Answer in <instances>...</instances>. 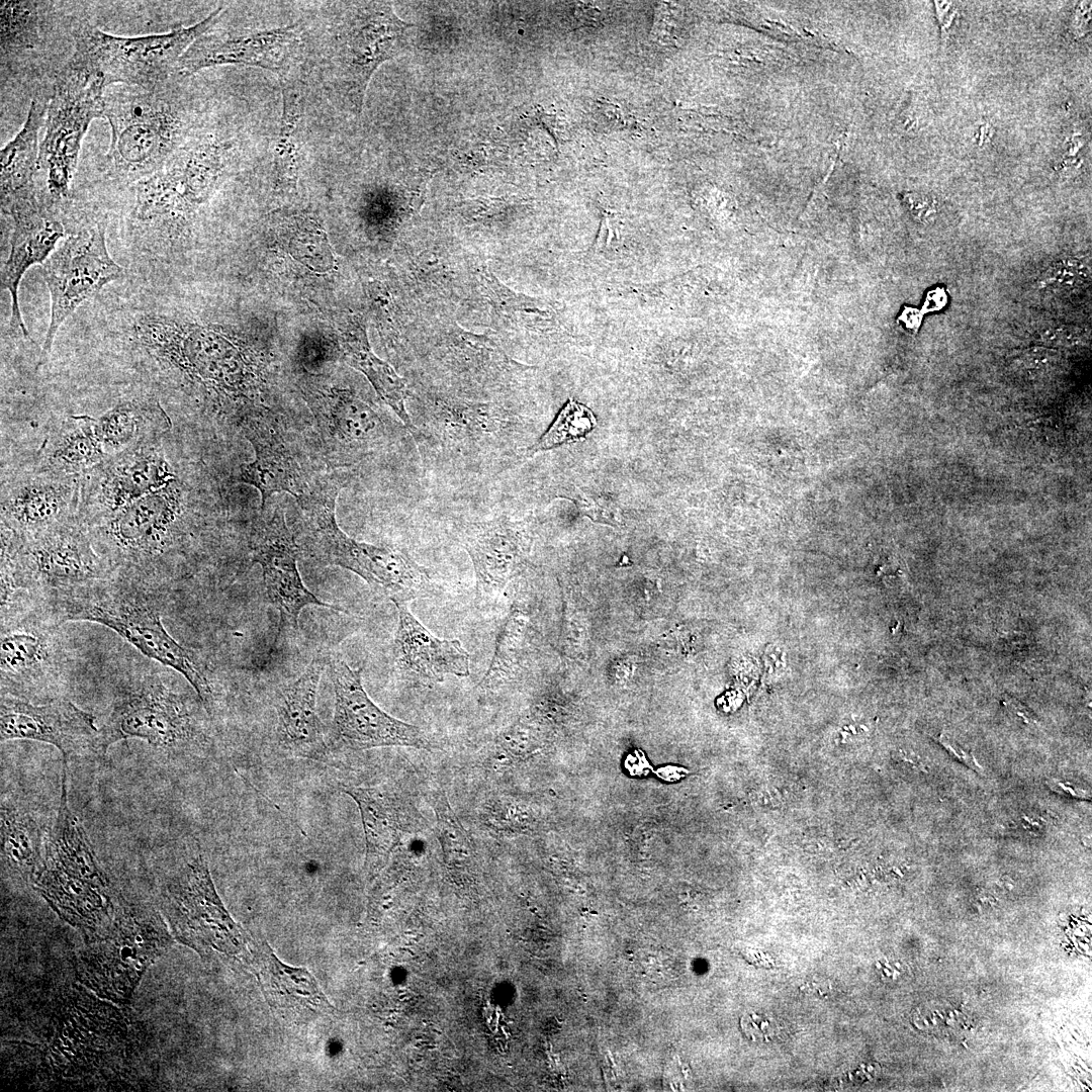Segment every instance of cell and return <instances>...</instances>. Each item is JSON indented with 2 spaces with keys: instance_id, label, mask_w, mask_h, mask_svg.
I'll return each mask as SVG.
<instances>
[{
  "instance_id": "1",
  "label": "cell",
  "mask_w": 1092,
  "mask_h": 1092,
  "mask_svg": "<svg viewBox=\"0 0 1092 1092\" xmlns=\"http://www.w3.org/2000/svg\"><path fill=\"white\" fill-rule=\"evenodd\" d=\"M236 155L233 138L204 117L160 170L123 187L132 236L151 247L184 236L226 177Z\"/></svg>"
},
{
  "instance_id": "2",
  "label": "cell",
  "mask_w": 1092,
  "mask_h": 1092,
  "mask_svg": "<svg viewBox=\"0 0 1092 1092\" xmlns=\"http://www.w3.org/2000/svg\"><path fill=\"white\" fill-rule=\"evenodd\" d=\"M186 79L173 76L151 88H106L103 117L111 140L102 170L107 181L123 188L151 176L201 122L204 112Z\"/></svg>"
},
{
  "instance_id": "3",
  "label": "cell",
  "mask_w": 1092,
  "mask_h": 1092,
  "mask_svg": "<svg viewBox=\"0 0 1092 1092\" xmlns=\"http://www.w3.org/2000/svg\"><path fill=\"white\" fill-rule=\"evenodd\" d=\"M159 585L116 572L109 578L53 598L39 608L58 624L87 621L103 625L141 653L179 673L211 714L214 696L199 657L179 644L162 621Z\"/></svg>"
},
{
  "instance_id": "4",
  "label": "cell",
  "mask_w": 1092,
  "mask_h": 1092,
  "mask_svg": "<svg viewBox=\"0 0 1092 1092\" xmlns=\"http://www.w3.org/2000/svg\"><path fill=\"white\" fill-rule=\"evenodd\" d=\"M114 573L79 520L28 537L1 526V610L38 606Z\"/></svg>"
},
{
  "instance_id": "5",
  "label": "cell",
  "mask_w": 1092,
  "mask_h": 1092,
  "mask_svg": "<svg viewBox=\"0 0 1092 1092\" xmlns=\"http://www.w3.org/2000/svg\"><path fill=\"white\" fill-rule=\"evenodd\" d=\"M343 484L329 478L309 485L297 500L301 511L300 550L327 565L345 568L364 579L393 604L432 595L433 581L425 567L404 551L358 542L336 521V500Z\"/></svg>"
},
{
  "instance_id": "6",
  "label": "cell",
  "mask_w": 1092,
  "mask_h": 1092,
  "mask_svg": "<svg viewBox=\"0 0 1092 1092\" xmlns=\"http://www.w3.org/2000/svg\"><path fill=\"white\" fill-rule=\"evenodd\" d=\"M67 760L64 759L60 804L44 843L35 890L72 926L95 932L114 915L108 881L89 838L68 804Z\"/></svg>"
},
{
  "instance_id": "7",
  "label": "cell",
  "mask_w": 1092,
  "mask_h": 1092,
  "mask_svg": "<svg viewBox=\"0 0 1092 1092\" xmlns=\"http://www.w3.org/2000/svg\"><path fill=\"white\" fill-rule=\"evenodd\" d=\"M411 26L385 2L350 3L330 24L322 53L323 78L351 112L361 113L372 75L401 53Z\"/></svg>"
},
{
  "instance_id": "8",
  "label": "cell",
  "mask_w": 1092,
  "mask_h": 1092,
  "mask_svg": "<svg viewBox=\"0 0 1092 1092\" xmlns=\"http://www.w3.org/2000/svg\"><path fill=\"white\" fill-rule=\"evenodd\" d=\"M168 928L153 907L126 905L77 956L79 982L98 997L128 1004L147 969L171 945Z\"/></svg>"
},
{
  "instance_id": "9",
  "label": "cell",
  "mask_w": 1092,
  "mask_h": 1092,
  "mask_svg": "<svg viewBox=\"0 0 1092 1092\" xmlns=\"http://www.w3.org/2000/svg\"><path fill=\"white\" fill-rule=\"evenodd\" d=\"M105 90L102 76L74 56L52 82L38 152L44 203L52 208L60 209L71 199L81 145L92 120L103 117Z\"/></svg>"
},
{
  "instance_id": "10",
  "label": "cell",
  "mask_w": 1092,
  "mask_h": 1092,
  "mask_svg": "<svg viewBox=\"0 0 1092 1092\" xmlns=\"http://www.w3.org/2000/svg\"><path fill=\"white\" fill-rule=\"evenodd\" d=\"M219 329L146 312L133 321L131 337L158 369L179 373L220 399L239 389L243 364L238 350Z\"/></svg>"
},
{
  "instance_id": "11",
  "label": "cell",
  "mask_w": 1092,
  "mask_h": 1092,
  "mask_svg": "<svg viewBox=\"0 0 1092 1092\" xmlns=\"http://www.w3.org/2000/svg\"><path fill=\"white\" fill-rule=\"evenodd\" d=\"M222 10L218 7L188 27L133 37L106 33L88 19L75 15L72 56L99 73L106 88L114 84L151 88L175 76L184 53L216 23Z\"/></svg>"
},
{
  "instance_id": "12",
  "label": "cell",
  "mask_w": 1092,
  "mask_h": 1092,
  "mask_svg": "<svg viewBox=\"0 0 1092 1092\" xmlns=\"http://www.w3.org/2000/svg\"><path fill=\"white\" fill-rule=\"evenodd\" d=\"M178 481L86 527L97 551L124 573L159 585V564L174 546L182 516Z\"/></svg>"
},
{
  "instance_id": "13",
  "label": "cell",
  "mask_w": 1092,
  "mask_h": 1092,
  "mask_svg": "<svg viewBox=\"0 0 1092 1092\" xmlns=\"http://www.w3.org/2000/svg\"><path fill=\"white\" fill-rule=\"evenodd\" d=\"M162 909L176 940L202 957L222 958L251 970L252 938L224 907L201 853L166 886Z\"/></svg>"
},
{
  "instance_id": "14",
  "label": "cell",
  "mask_w": 1092,
  "mask_h": 1092,
  "mask_svg": "<svg viewBox=\"0 0 1092 1092\" xmlns=\"http://www.w3.org/2000/svg\"><path fill=\"white\" fill-rule=\"evenodd\" d=\"M85 1001L77 1002V1006L75 1000L72 1006L66 1004L67 1008L49 1021L48 1031L38 1035L39 1041L28 1043L36 1050V1060L44 1066L46 1075L53 1079L81 1082L89 1077H104L111 1074L106 1068L113 1072L109 1064L124 1059L126 1025L122 1024L121 1014L113 1016L118 1011L107 1012L109 1006L102 1002L89 1008L91 997L85 1009Z\"/></svg>"
},
{
  "instance_id": "15",
  "label": "cell",
  "mask_w": 1092,
  "mask_h": 1092,
  "mask_svg": "<svg viewBox=\"0 0 1092 1092\" xmlns=\"http://www.w3.org/2000/svg\"><path fill=\"white\" fill-rule=\"evenodd\" d=\"M104 744L138 738L167 751L182 752L207 744L194 708L156 673L123 684L101 728Z\"/></svg>"
},
{
  "instance_id": "16",
  "label": "cell",
  "mask_w": 1092,
  "mask_h": 1092,
  "mask_svg": "<svg viewBox=\"0 0 1092 1092\" xmlns=\"http://www.w3.org/2000/svg\"><path fill=\"white\" fill-rule=\"evenodd\" d=\"M61 625L36 605L1 614V693L28 700L68 673Z\"/></svg>"
},
{
  "instance_id": "17",
  "label": "cell",
  "mask_w": 1092,
  "mask_h": 1092,
  "mask_svg": "<svg viewBox=\"0 0 1092 1092\" xmlns=\"http://www.w3.org/2000/svg\"><path fill=\"white\" fill-rule=\"evenodd\" d=\"M106 218L70 235L42 264V276L51 298V317L39 364L50 354L64 322L85 300L108 283L125 275L110 256L106 245Z\"/></svg>"
},
{
  "instance_id": "18",
  "label": "cell",
  "mask_w": 1092,
  "mask_h": 1092,
  "mask_svg": "<svg viewBox=\"0 0 1092 1092\" xmlns=\"http://www.w3.org/2000/svg\"><path fill=\"white\" fill-rule=\"evenodd\" d=\"M327 666L335 698L332 744L351 750L437 747L423 729L389 715L371 700L363 686V667L353 668L334 654L327 656Z\"/></svg>"
},
{
  "instance_id": "19",
  "label": "cell",
  "mask_w": 1092,
  "mask_h": 1092,
  "mask_svg": "<svg viewBox=\"0 0 1092 1092\" xmlns=\"http://www.w3.org/2000/svg\"><path fill=\"white\" fill-rule=\"evenodd\" d=\"M177 479L157 441L112 456L82 475L78 520L93 526Z\"/></svg>"
},
{
  "instance_id": "20",
  "label": "cell",
  "mask_w": 1092,
  "mask_h": 1092,
  "mask_svg": "<svg viewBox=\"0 0 1092 1092\" xmlns=\"http://www.w3.org/2000/svg\"><path fill=\"white\" fill-rule=\"evenodd\" d=\"M1 742L27 739L57 747L64 758L104 754L107 750L95 717L67 699L41 705L1 693Z\"/></svg>"
},
{
  "instance_id": "21",
  "label": "cell",
  "mask_w": 1092,
  "mask_h": 1092,
  "mask_svg": "<svg viewBox=\"0 0 1092 1092\" xmlns=\"http://www.w3.org/2000/svg\"><path fill=\"white\" fill-rule=\"evenodd\" d=\"M300 49V33L293 25L223 29L217 28L215 23L187 49L178 63L175 76L189 78L203 69L236 64L259 67L285 76Z\"/></svg>"
},
{
  "instance_id": "22",
  "label": "cell",
  "mask_w": 1092,
  "mask_h": 1092,
  "mask_svg": "<svg viewBox=\"0 0 1092 1092\" xmlns=\"http://www.w3.org/2000/svg\"><path fill=\"white\" fill-rule=\"evenodd\" d=\"M250 546L253 560L262 568L268 601L279 614L273 647L284 631L298 630L300 613L307 606L345 612L323 602L304 585L297 568L300 548L286 525L281 508H276L270 517L257 523Z\"/></svg>"
},
{
  "instance_id": "23",
  "label": "cell",
  "mask_w": 1092,
  "mask_h": 1092,
  "mask_svg": "<svg viewBox=\"0 0 1092 1092\" xmlns=\"http://www.w3.org/2000/svg\"><path fill=\"white\" fill-rule=\"evenodd\" d=\"M305 399L332 466L354 465L390 440L391 430L384 418L347 390L308 388Z\"/></svg>"
},
{
  "instance_id": "24",
  "label": "cell",
  "mask_w": 1092,
  "mask_h": 1092,
  "mask_svg": "<svg viewBox=\"0 0 1092 1092\" xmlns=\"http://www.w3.org/2000/svg\"><path fill=\"white\" fill-rule=\"evenodd\" d=\"M82 475L33 471L2 489L1 526L28 537L78 520Z\"/></svg>"
},
{
  "instance_id": "25",
  "label": "cell",
  "mask_w": 1092,
  "mask_h": 1092,
  "mask_svg": "<svg viewBox=\"0 0 1092 1092\" xmlns=\"http://www.w3.org/2000/svg\"><path fill=\"white\" fill-rule=\"evenodd\" d=\"M327 656L316 655L275 702V734L281 749L297 757L321 760L329 751L326 728L316 712V695Z\"/></svg>"
},
{
  "instance_id": "26",
  "label": "cell",
  "mask_w": 1092,
  "mask_h": 1092,
  "mask_svg": "<svg viewBox=\"0 0 1092 1092\" xmlns=\"http://www.w3.org/2000/svg\"><path fill=\"white\" fill-rule=\"evenodd\" d=\"M527 541L520 524L503 517L470 524L464 530L461 544L473 565L479 604L500 596L527 551Z\"/></svg>"
},
{
  "instance_id": "27",
  "label": "cell",
  "mask_w": 1092,
  "mask_h": 1092,
  "mask_svg": "<svg viewBox=\"0 0 1092 1092\" xmlns=\"http://www.w3.org/2000/svg\"><path fill=\"white\" fill-rule=\"evenodd\" d=\"M251 950V971L266 1001L282 1018L303 1023L334 1013V1006L305 968L284 964L262 939H252Z\"/></svg>"
},
{
  "instance_id": "28",
  "label": "cell",
  "mask_w": 1092,
  "mask_h": 1092,
  "mask_svg": "<svg viewBox=\"0 0 1092 1092\" xmlns=\"http://www.w3.org/2000/svg\"><path fill=\"white\" fill-rule=\"evenodd\" d=\"M57 211L43 204L10 216L13 222L11 247L1 273V288L7 290L11 298L9 329L29 340L31 338L20 311L18 289L25 272L35 264H43L59 240L65 236Z\"/></svg>"
},
{
  "instance_id": "29",
  "label": "cell",
  "mask_w": 1092,
  "mask_h": 1092,
  "mask_svg": "<svg viewBox=\"0 0 1092 1092\" xmlns=\"http://www.w3.org/2000/svg\"><path fill=\"white\" fill-rule=\"evenodd\" d=\"M51 91L36 93L27 117L14 139L0 152L1 210L6 215L42 204L38 198V133L44 124Z\"/></svg>"
},
{
  "instance_id": "30",
  "label": "cell",
  "mask_w": 1092,
  "mask_h": 1092,
  "mask_svg": "<svg viewBox=\"0 0 1092 1092\" xmlns=\"http://www.w3.org/2000/svg\"><path fill=\"white\" fill-rule=\"evenodd\" d=\"M394 605L398 614L394 661L398 668L434 681L470 674V657L459 640L435 636L410 611L408 604Z\"/></svg>"
},
{
  "instance_id": "31",
  "label": "cell",
  "mask_w": 1092,
  "mask_h": 1092,
  "mask_svg": "<svg viewBox=\"0 0 1092 1092\" xmlns=\"http://www.w3.org/2000/svg\"><path fill=\"white\" fill-rule=\"evenodd\" d=\"M242 420L246 438L255 450V460L241 465L237 481L260 491L262 509L274 492L285 491L299 500L309 484L281 437L263 418L246 416Z\"/></svg>"
},
{
  "instance_id": "32",
  "label": "cell",
  "mask_w": 1092,
  "mask_h": 1092,
  "mask_svg": "<svg viewBox=\"0 0 1092 1092\" xmlns=\"http://www.w3.org/2000/svg\"><path fill=\"white\" fill-rule=\"evenodd\" d=\"M1 75L20 74L22 67L36 53L46 49L51 35L71 17L52 1L2 0Z\"/></svg>"
},
{
  "instance_id": "33",
  "label": "cell",
  "mask_w": 1092,
  "mask_h": 1092,
  "mask_svg": "<svg viewBox=\"0 0 1092 1092\" xmlns=\"http://www.w3.org/2000/svg\"><path fill=\"white\" fill-rule=\"evenodd\" d=\"M92 422L108 458L158 441L171 426L165 411L153 398L125 400L92 418Z\"/></svg>"
},
{
  "instance_id": "34",
  "label": "cell",
  "mask_w": 1092,
  "mask_h": 1092,
  "mask_svg": "<svg viewBox=\"0 0 1092 1092\" xmlns=\"http://www.w3.org/2000/svg\"><path fill=\"white\" fill-rule=\"evenodd\" d=\"M106 459L92 418L72 417L43 442L33 471L59 476L83 475Z\"/></svg>"
},
{
  "instance_id": "35",
  "label": "cell",
  "mask_w": 1092,
  "mask_h": 1092,
  "mask_svg": "<svg viewBox=\"0 0 1092 1092\" xmlns=\"http://www.w3.org/2000/svg\"><path fill=\"white\" fill-rule=\"evenodd\" d=\"M342 792L357 805L365 838V868L374 876L399 844L401 827L396 807L377 788L342 786Z\"/></svg>"
},
{
  "instance_id": "36",
  "label": "cell",
  "mask_w": 1092,
  "mask_h": 1092,
  "mask_svg": "<svg viewBox=\"0 0 1092 1092\" xmlns=\"http://www.w3.org/2000/svg\"><path fill=\"white\" fill-rule=\"evenodd\" d=\"M340 344L345 361L367 377L380 398L396 414L405 428L415 432L417 429L405 407V383L388 363L373 353L364 326L359 321L353 322L342 332Z\"/></svg>"
},
{
  "instance_id": "37",
  "label": "cell",
  "mask_w": 1092,
  "mask_h": 1092,
  "mask_svg": "<svg viewBox=\"0 0 1092 1092\" xmlns=\"http://www.w3.org/2000/svg\"><path fill=\"white\" fill-rule=\"evenodd\" d=\"M2 863L14 875L33 882L42 861V832L24 807L5 800L1 804Z\"/></svg>"
},
{
  "instance_id": "38",
  "label": "cell",
  "mask_w": 1092,
  "mask_h": 1092,
  "mask_svg": "<svg viewBox=\"0 0 1092 1092\" xmlns=\"http://www.w3.org/2000/svg\"><path fill=\"white\" fill-rule=\"evenodd\" d=\"M283 109L274 151V171L278 186L295 184L302 160L303 102L295 86L285 84Z\"/></svg>"
},
{
  "instance_id": "39",
  "label": "cell",
  "mask_w": 1092,
  "mask_h": 1092,
  "mask_svg": "<svg viewBox=\"0 0 1092 1092\" xmlns=\"http://www.w3.org/2000/svg\"><path fill=\"white\" fill-rule=\"evenodd\" d=\"M432 807L436 817V836L445 859L451 864L469 861L473 854V843L443 791L433 796Z\"/></svg>"
},
{
  "instance_id": "40",
  "label": "cell",
  "mask_w": 1092,
  "mask_h": 1092,
  "mask_svg": "<svg viewBox=\"0 0 1092 1092\" xmlns=\"http://www.w3.org/2000/svg\"><path fill=\"white\" fill-rule=\"evenodd\" d=\"M596 424L595 416L586 406L570 400L560 411L548 431L531 448V452L545 451L579 441Z\"/></svg>"
},
{
  "instance_id": "41",
  "label": "cell",
  "mask_w": 1092,
  "mask_h": 1092,
  "mask_svg": "<svg viewBox=\"0 0 1092 1092\" xmlns=\"http://www.w3.org/2000/svg\"><path fill=\"white\" fill-rule=\"evenodd\" d=\"M524 622L518 612L512 613L500 628L490 664L479 687L494 688L512 673Z\"/></svg>"
},
{
  "instance_id": "42",
  "label": "cell",
  "mask_w": 1092,
  "mask_h": 1092,
  "mask_svg": "<svg viewBox=\"0 0 1092 1092\" xmlns=\"http://www.w3.org/2000/svg\"><path fill=\"white\" fill-rule=\"evenodd\" d=\"M1090 265L1079 258L1069 257L1052 263L1043 272L1040 284L1056 291H1073L1090 281Z\"/></svg>"
},
{
  "instance_id": "43",
  "label": "cell",
  "mask_w": 1092,
  "mask_h": 1092,
  "mask_svg": "<svg viewBox=\"0 0 1092 1092\" xmlns=\"http://www.w3.org/2000/svg\"><path fill=\"white\" fill-rule=\"evenodd\" d=\"M1034 339L1041 346L1054 349L1079 345L1083 335L1080 329L1073 326L1045 324L1035 332Z\"/></svg>"
},
{
  "instance_id": "44",
  "label": "cell",
  "mask_w": 1092,
  "mask_h": 1092,
  "mask_svg": "<svg viewBox=\"0 0 1092 1092\" xmlns=\"http://www.w3.org/2000/svg\"><path fill=\"white\" fill-rule=\"evenodd\" d=\"M903 199L912 216L920 222H927L936 213V200L931 196L906 193Z\"/></svg>"
},
{
  "instance_id": "45",
  "label": "cell",
  "mask_w": 1092,
  "mask_h": 1092,
  "mask_svg": "<svg viewBox=\"0 0 1092 1092\" xmlns=\"http://www.w3.org/2000/svg\"><path fill=\"white\" fill-rule=\"evenodd\" d=\"M1057 359V350L1041 345L1024 350L1020 356L1022 365L1031 369L1046 368L1055 363Z\"/></svg>"
},
{
  "instance_id": "46",
  "label": "cell",
  "mask_w": 1092,
  "mask_h": 1092,
  "mask_svg": "<svg viewBox=\"0 0 1092 1092\" xmlns=\"http://www.w3.org/2000/svg\"><path fill=\"white\" fill-rule=\"evenodd\" d=\"M572 499L576 503L579 510L583 514L589 516L592 519L600 522H610L612 515L607 510L608 508H605L602 505L595 503L592 498L586 497L583 494L573 497Z\"/></svg>"
},
{
  "instance_id": "47",
  "label": "cell",
  "mask_w": 1092,
  "mask_h": 1092,
  "mask_svg": "<svg viewBox=\"0 0 1092 1092\" xmlns=\"http://www.w3.org/2000/svg\"><path fill=\"white\" fill-rule=\"evenodd\" d=\"M938 741L957 759H959L960 761H962L963 763L967 764L968 766H970L971 768H973L975 770L976 769H981V766L977 763L974 756L971 753H969L968 751H966L965 749H963L951 738L947 737L944 734H941L938 737Z\"/></svg>"
},
{
  "instance_id": "48",
  "label": "cell",
  "mask_w": 1092,
  "mask_h": 1092,
  "mask_svg": "<svg viewBox=\"0 0 1092 1092\" xmlns=\"http://www.w3.org/2000/svg\"><path fill=\"white\" fill-rule=\"evenodd\" d=\"M625 767L633 776L645 775L650 769V764L645 758L644 754L640 750H635L634 753L628 755L625 760Z\"/></svg>"
},
{
  "instance_id": "49",
  "label": "cell",
  "mask_w": 1092,
  "mask_h": 1092,
  "mask_svg": "<svg viewBox=\"0 0 1092 1092\" xmlns=\"http://www.w3.org/2000/svg\"><path fill=\"white\" fill-rule=\"evenodd\" d=\"M1003 703L1011 711H1013L1015 714H1017L1019 717H1021L1026 723H1031V722L1035 721L1032 711H1030L1027 707L1022 705L1017 700H1015V699H1013V698H1011L1009 696H1006L1004 698Z\"/></svg>"
},
{
  "instance_id": "50",
  "label": "cell",
  "mask_w": 1092,
  "mask_h": 1092,
  "mask_svg": "<svg viewBox=\"0 0 1092 1092\" xmlns=\"http://www.w3.org/2000/svg\"><path fill=\"white\" fill-rule=\"evenodd\" d=\"M946 303V294L943 289L936 288L927 294L925 300V308L927 310H938L942 308Z\"/></svg>"
},
{
  "instance_id": "51",
  "label": "cell",
  "mask_w": 1092,
  "mask_h": 1092,
  "mask_svg": "<svg viewBox=\"0 0 1092 1092\" xmlns=\"http://www.w3.org/2000/svg\"><path fill=\"white\" fill-rule=\"evenodd\" d=\"M656 775L667 782H674L687 775V769L674 765H667L658 768Z\"/></svg>"
},
{
  "instance_id": "52",
  "label": "cell",
  "mask_w": 1092,
  "mask_h": 1092,
  "mask_svg": "<svg viewBox=\"0 0 1092 1092\" xmlns=\"http://www.w3.org/2000/svg\"><path fill=\"white\" fill-rule=\"evenodd\" d=\"M1051 788H1054L1055 791H1057V792L1072 795L1073 797H1077V798L1088 799L1087 795H1089V793L1087 791L1082 790L1080 788H1077V787H1075V786H1073L1071 784H1068V783H1060V782L1054 781L1051 784Z\"/></svg>"
},
{
  "instance_id": "53",
  "label": "cell",
  "mask_w": 1092,
  "mask_h": 1092,
  "mask_svg": "<svg viewBox=\"0 0 1092 1092\" xmlns=\"http://www.w3.org/2000/svg\"><path fill=\"white\" fill-rule=\"evenodd\" d=\"M901 320L908 329L916 330L920 325L921 314L916 309L906 308L901 315Z\"/></svg>"
}]
</instances>
